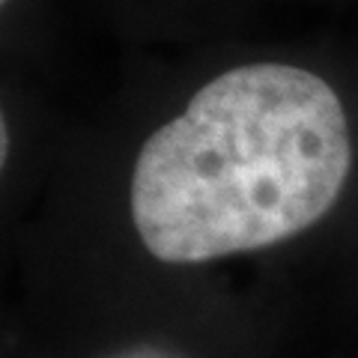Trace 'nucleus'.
I'll use <instances>...</instances> for the list:
<instances>
[{"mask_svg": "<svg viewBox=\"0 0 358 358\" xmlns=\"http://www.w3.org/2000/svg\"><path fill=\"white\" fill-rule=\"evenodd\" d=\"M3 3H6V0H3Z\"/></svg>", "mask_w": 358, "mask_h": 358, "instance_id": "f03ea898", "label": "nucleus"}, {"mask_svg": "<svg viewBox=\"0 0 358 358\" xmlns=\"http://www.w3.org/2000/svg\"><path fill=\"white\" fill-rule=\"evenodd\" d=\"M350 167L346 114L322 78L284 63L236 66L141 147L134 230L162 263L268 248L326 215Z\"/></svg>", "mask_w": 358, "mask_h": 358, "instance_id": "f257e3e1", "label": "nucleus"}]
</instances>
